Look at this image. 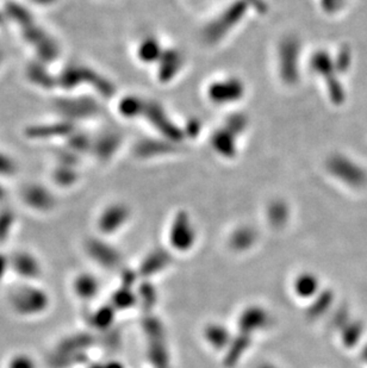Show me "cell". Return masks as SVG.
Masks as SVG:
<instances>
[{
    "instance_id": "7a4b0ae2",
    "label": "cell",
    "mask_w": 367,
    "mask_h": 368,
    "mask_svg": "<svg viewBox=\"0 0 367 368\" xmlns=\"http://www.w3.org/2000/svg\"><path fill=\"white\" fill-rule=\"evenodd\" d=\"M6 368H36V364L33 358L27 354H17L11 356Z\"/></svg>"
},
{
    "instance_id": "6da1fadb",
    "label": "cell",
    "mask_w": 367,
    "mask_h": 368,
    "mask_svg": "<svg viewBox=\"0 0 367 368\" xmlns=\"http://www.w3.org/2000/svg\"><path fill=\"white\" fill-rule=\"evenodd\" d=\"M17 259L15 261V267H16L17 272L21 273L22 275H28L33 278L36 272L38 271V267H33V266H28L30 263H33L35 260L30 256V255L25 254V253H21L20 255H17Z\"/></svg>"
}]
</instances>
